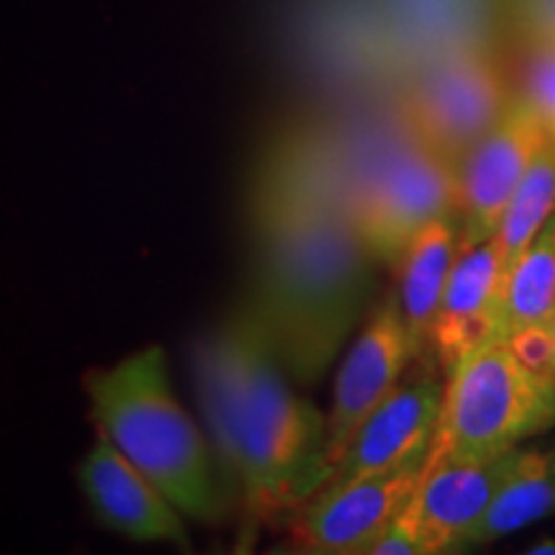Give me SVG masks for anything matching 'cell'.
<instances>
[{
	"label": "cell",
	"mask_w": 555,
	"mask_h": 555,
	"mask_svg": "<svg viewBox=\"0 0 555 555\" xmlns=\"http://www.w3.org/2000/svg\"><path fill=\"white\" fill-rule=\"evenodd\" d=\"M95 429L108 437L183 517L219 522L224 496L196 422L178 404L165 350L147 345L86 380Z\"/></svg>",
	"instance_id": "3"
},
{
	"label": "cell",
	"mask_w": 555,
	"mask_h": 555,
	"mask_svg": "<svg viewBox=\"0 0 555 555\" xmlns=\"http://www.w3.org/2000/svg\"><path fill=\"white\" fill-rule=\"evenodd\" d=\"M425 461L319 491L291 515V551L367 555L391 519L412 502Z\"/></svg>",
	"instance_id": "7"
},
{
	"label": "cell",
	"mask_w": 555,
	"mask_h": 555,
	"mask_svg": "<svg viewBox=\"0 0 555 555\" xmlns=\"http://www.w3.org/2000/svg\"><path fill=\"white\" fill-rule=\"evenodd\" d=\"M457 211V168L412 134L380 155L352 183L347 217L376 262L401 260L412 240L435 219Z\"/></svg>",
	"instance_id": "6"
},
{
	"label": "cell",
	"mask_w": 555,
	"mask_h": 555,
	"mask_svg": "<svg viewBox=\"0 0 555 555\" xmlns=\"http://www.w3.org/2000/svg\"><path fill=\"white\" fill-rule=\"evenodd\" d=\"M543 324H545L547 335H551V347H553V360H555V314H553V317H547Z\"/></svg>",
	"instance_id": "21"
},
{
	"label": "cell",
	"mask_w": 555,
	"mask_h": 555,
	"mask_svg": "<svg viewBox=\"0 0 555 555\" xmlns=\"http://www.w3.org/2000/svg\"><path fill=\"white\" fill-rule=\"evenodd\" d=\"M457 253H461V234L455 232L453 219L442 217L422 229L401 255L397 301L416 356H422L429 345V330L455 268Z\"/></svg>",
	"instance_id": "14"
},
{
	"label": "cell",
	"mask_w": 555,
	"mask_h": 555,
	"mask_svg": "<svg viewBox=\"0 0 555 555\" xmlns=\"http://www.w3.org/2000/svg\"><path fill=\"white\" fill-rule=\"evenodd\" d=\"M512 101L515 95L494 44L463 47L409 75L399 121L416 142L457 168Z\"/></svg>",
	"instance_id": "5"
},
{
	"label": "cell",
	"mask_w": 555,
	"mask_h": 555,
	"mask_svg": "<svg viewBox=\"0 0 555 555\" xmlns=\"http://www.w3.org/2000/svg\"><path fill=\"white\" fill-rule=\"evenodd\" d=\"M525 52L527 60L519 95L535 108L547 137L555 144V44L525 47Z\"/></svg>",
	"instance_id": "18"
},
{
	"label": "cell",
	"mask_w": 555,
	"mask_h": 555,
	"mask_svg": "<svg viewBox=\"0 0 555 555\" xmlns=\"http://www.w3.org/2000/svg\"><path fill=\"white\" fill-rule=\"evenodd\" d=\"M373 262L347 214L291 221L260 234L247 307L298 384H314L352 335L373 288Z\"/></svg>",
	"instance_id": "2"
},
{
	"label": "cell",
	"mask_w": 555,
	"mask_h": 555,
	"mask_svg": "<svg viewBox=\"0 0 555 555\" xmlns=\"http://www.w3.org/2000/svg\"><path fill=\"white\" fill-rule=\"evenodd\" d=\"M555 425V388L519 363L506 339L450 373L429 457L494 461Z\"/></svg>",
	"instance_id": "4"
},
{
	"label": "cell",
	"mask_w": 555,
	"mask_h": 555,
	"mask_svg": "<svg viewBox=\"0 0 555 555\" xmlns=\"http://www.w3.org/2000/svg\"><path fill=\"white\" fill-rule=\"evenodd\" d=\"M262 330L242 307L196 352V388L221 461L249 515L291 517L330 481L327 416L298 399Z\"/></svg>",
	"instance_id": "1"
},
{
	"label": "cell",
	"mask_w": 555,
	"mask_h": 555,
	"mask_svg": "<svg viewBox=\"0 0 555 555\" xmlns=\"http://www.w3.org/2000/svg\"><path fill=\"white\" fill-rule=\"evenodd\" d=\"M78 483L103 527L134 543L189 547L183 515L147 476L95 429V442L78 466Z\"/></svg>",
	"instance_id": "12"
},
{
	"label": "cell",
	"mask_w": 555,
	"mask_h": 555,
	"mask_svg": "<svg viewBox=\"0 0 555 555\" xmlns=\"http://www.w3.org/2000/svg\"><path fill=\"white\" fill-rule=\"evenodd\" d=\"M442 393L446 386L429 371H414L409 378H401L360 425L322 489L425 461L440 420Z\"/></svg>",
	"instance_id": "10"
},
{
	"label": "cell",
	"mask_w": 555,
	"mask_h": 555,
	"mask_svg": "<svg viewBox=\"0 0 555 555\" xmlns=\"http://www.w3.org/2000/svg\"><path fill=\"white\" fill-rule=\"evenodd\" d=\"M530 555H538V553H555V543L553 540H543V543H538L535 547H530V551H527Z\"/></svg>",
	"instance_id": "20"
},
{
	"label": "cell",
	"mask_w": 555,
	"mask_h": 555,
	"mask_svg": "<svg viewBox=\"0 0 555 555\" xmlns=\"http://www.w3.org/2000/svg\"><path fill=\"white\" fill-rule=\"evenodd\" d=\"M555 314V214L504 278V339Z\"/></svg>",
	"instance_id": "16"
},
{
	"label": "cell",
	"mask_w": 555,
	"mask_h": 555,
	"mask_svg": "<svg viewBox=\"0 0 555 555\" xmlns=\"http://www.w3.org/2000/svg\"><path fill=\"white\" fill-rule=\"evenodd\" d=\"M412 360H420V356L404 327L399 301L388 298L384 307L373 311L339 365L327 414L330 476L360 425L399 386Z\"/></svg>",
	"instance_id": "9"
},
{
	"label": "cell",
	"mask_w": 555,
	"mask_h": 555,
	"mask_svg": "<svg viewBox=\"0 0 555 555\" xmlns=\"http://www.w3.org/2000/svg\"><path fill=\"white\" fill-rule=\"evenodd\" d=\"M504 18L525 47L555 44V0H504Z\"/></svg>",
	"instance_id": "19"
},
{
	"label": "cell",
	"mask_w": 555,
	"mask_h": 555,
	"mask_svg": "<svg viewBox=\"0 0 555 555\" xmlns=\"http://www.w3.org/2000/svg\"><path fill=\"white\" fill-rule=\"evenodd\" d=\"M502 296L504 262L496 240L461 247L429 330V347L448 376L481 347L504 339Z\"/></svg>",
	"instance_id": "13"
},
{
	"label": "cell",
	"mask_w": 555,
	"mask_h": 555,
	"mask_svg": "<svg viewBox=\"0 0 555 555\" xmlns=\"http://www.w3.org/2000/svg\"><path fill=\"white\" fill-rule=\"evenodd\" d=\"M555 512V450L517 448L509 474L466 545L494 543Z\"/></svg>",
	"instance_id": "15"
},
{
	"label": "cell",
	"mask_w": 555,
	"mask_h": 555,
	"mask_svg": "<svg viewBox=\"0 0 555 555\" xmlns=\"http://www.w3.org/2000/svg\"><path fill=\"white\" fill-rule=\"evenodd\" d=\"M555 214V144L551 142L540 152L532 168L519 183V189L506 206L502 224H499L494 240L502 253L504 278L522 258L525 249L538 240L547 221Z\"/></svg>",
	"instance_id": "17"
},
{
	"label": "cell",
	"mask_w": 555,
	"mask_h": 555,
	"mask_svg": "<svg viewBox=\"0 0 555 555\" xmlns=\"http://www.w3.org/2000/svg\"><path fill=\"white\" fill-rule=\"evenodd\" d=\"M515 453L517 448L494 461H448L427 455L420 486L406 504L422 555L466 547L470 532L502 489Z\"/></svg>",
	"instance_id": "11"
},
{
	"label": "cell",
	"mask_w": 555,
	"mask_h": 555,
	"mask_svg": "<svg viewBox=\"0 0 555 555\" xmlns=\"http://www.w3.org/2000/svg\"><path fill=\"white\" fill-rule=\"evenodd\" d=\"M551 137L522 95L457 165V214L463 217L461 247L496 234L512 196Z\"/></svg>",
	"instance_id": "8"
}]
</instances>
